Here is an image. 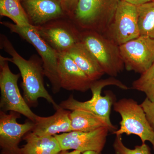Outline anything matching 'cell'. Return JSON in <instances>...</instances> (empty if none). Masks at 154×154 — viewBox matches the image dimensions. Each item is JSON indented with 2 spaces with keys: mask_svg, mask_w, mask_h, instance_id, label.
Segmentation results:
<instances>
[{
  "mask_svg": "<svg viewBox=\"0 0 154 154\" xmlns=\"http://www.w3.org/2000/svg\"><path fill=\"white\" fill-rule=\"evenodd\" d=\"M57 154H82V152L76 150L69 152V150H61Z\"/></svg>",
  "mask_w": 154,
  "mask_h": 154,
  "instance_id": "cell-26",
  "label": "cell"
},
{
  "mask_svg": "<svg viewBox=\"0 0 154 154\" xmlns=\"http://www.w3.org/2000/svg\"><path fill=\"white\" fill-rule=\"evenodd\" d=\"M69 117L72 131L89 132L104 127L110 128L113 133L117 130L116 126L105 118L86 110H72Z\"/></svg>",
  "mask_w": 154,
  "mask_h": 154,
  "instance_id": "cell-17",
  "label": "cell"
},
{
  "mask_svg": "<svg viewBox=\"0 0 154 154\" xmlns=\"http://www.w3.org/2000/svg\"><path fill=\"white\" fill-rule=\"evenodd\" d=\"M113 110L121 116L120 128L113 134H134L140 138L142 143L149 141L154 150V131L147 119L146 113L136 101L131 99H122L115 102Z\"/></svg>",
  "mask_w": 154,
  "mask_h": 154,
  "instance_id": "cell-5",
  "label": "cell"
},
{
  "mask_svg": "<svg viewBox=\"0 0 154 154\" xmlns=\"http://www.w3.org/2000/svg\"><path fill=\"white\" fill-rule=\"evenodd\" d=\"M1 48L11 56L5 57L8 62L14 63L19 69L22 77L21 84L23 97L29 107H36L39 98H43L53 106L56 110L59 105L54 101L45 87L44 69L41 58L32 55L28 60L25 59L18 53L8 37L1 34Z\"/></svg>",
  "mask_w": 154,
  "mask_h": 154,
  "instance_id": "cell-1",
  "label": "cell"
},
{
  "mask_svg": "<svg viewBox=\"0 0 154 154\" xmlns=\"http://www.w3.org/2000/svg\"><path fill=\"white\" fill-rule=\"evenodd\" d=\"M103 35L119 46L140 36L137 6L119 1L113 21Z\"/></svg>",
  "mask_w": 154,
  "mask_h": 154,
  "instance_id": "cell-9",
  "label": "cell"
},
{
  "mask_svg": "<svg viewBox=\"0 0 154 154\" xmlns=\"http://www.w3.org/2000/svg\"><path fill=\"white\" fill-rule=\"evenodd\" d=\"M67 53L93 82L100 79L105 74L96 58L82 42L72 48Z\"/></svg>",
  "mask_w": 154,
  "mask_h": 154,
  "instance_id": "cell-16",
  "label": "cell"
},
{
  "mask_svg": "<svg viewBox=\"0 0 154 154\" xmlns=\"http://www.w3.org/2000/svg\"><path fill=\"white\" fill-rule=\"evenodd\" d=\"M21 114L0 111L1 154H19V144L23 137L31 131L34 123L30 120L23 124L17 122Z\"/></svg>",
  "mask_w": 154,
  "mask_h": 154,
  "instance_id": "cell-11",
  "label": "cell"
},
{
  "mask_svg": "<svg viewBox=\"0 0 154 154\" xmlns=\"http://www.w3.org/2000/svg\"><path fill=\"white\" fill-rule=\"evenodd\" d=\"M82 154H102V153L97 152L94 151H87L84 152Z\"/></svg>",
  "mask_w": 154,
  "mask_h": 154,
  "instance_id": "cell-27",
  "label": "cell"
},
{
  "mask_svg": "<svg viewBox=\"0 0 154 154\" xmlns=\"http://www.w3.org/2000/svg\"><path fill=\"white\" fill-rule=\"evenodd\" d=\"M125 68L128 71L142 74L154 63V39L147 36L137 38L119 45Z\"/></svg>",
  "mask_w": 154,
  "mask_h": 154,
  "instance_id": "cell-10",
  "label": "cell"
},
{
  "mask_svg": "<svg viewBox=\"0 0 154 154\" xmlns=\"http://www.w3.org/2000/svg\"><path fill=\"white\" fill-rule=\"evenodd\" d=\"M146 113L147 119L154 131V102L146 98L140 104Z\"/></svg>",
  "mask_w": 154,
  "mask_h": 154,
  "instance_id": "cell-23",
  "label": "cell"
},
{
  "mask_svg": "<svg viewBox=\"0 0 154 154\" xmlns=\"http://www.w3.org/2000/svg\"><path fill=\"white\" fill-rule=\"evenodd\" d=\"M23 139L25 144L20 148L19 154H57L62 150L54 136H38L30 131Z\"/></svg>",
  "mask_w": 154,
  "mask_h": 154,
  "instance_id": "cell-18",
  "label": "cell"
},
{
  "mask_svg": "<svg viewBox=\"0 0 154 154\" xmlns=\"http://www.w3.org/2000/svg\"><path fill=\"white\" fill-rule=\"evenodd\" d=\"M113 148L115 154H151L150 148L146 143L135 146L134 149L128 148L123 143L122 135H116Z\"/></svg>",
  "mask_w": 154,
  "mask_h": 154,
  "instance_id": "cell-22",
  "label": "cell"
},
{
  "mask_svg": "<svg viewBox=\"0 0 154 154\" xmlns=\"http://www.w3.org/2000/svg\"><path fill=\"white\" fill-rule=\"evenodd\" d=\"M115 86L122 90H128L129 88L122 82L114 77H110L105 79L94 81L91 89L92 97L91 99L85 102H80L75 99L72 95L62 101L60 107L69 110H82L89 111L106 119L111 123L110 113L111 107L115 103V96L112 92L107 91L106 95L102 96V89L107 86Z\"/></svg>",
  "mask_w": 154,
  "mask_h": 154,
  "instance_id": "cell-3",
  "label": "cell"
},
{
  "mask_svg": "<svg viewBox=\"0 0 154 154\" xmlns=\"http://www.w3.org/2000/svg\"><path fill=\"white\" fill-rule=\"evenodd\" d=\"M21 75L11 71L8 61L0 55V108L5 112L14 111L22 114L33 123L37 115L26 102L19 91L18 82Z\"/></svg>",
  "mask_w": 154,
  "mask_h": 154,
  "instance_id": "cell-7",
  "label": "cell"
},
{
  "mask_svg": "<svg viewBox=\"0 0 154 154\" xmlns=\"http://www.w3.org/2000/svg\"><path fill=\"white\" fill-rule=\"evenodd\" d=\"M30 25L38 27L67 17L60 0H20Z\"/></svg>",
  "mask_w": 154,
  "mask_h": 154,
  "instance_id": "cell-14",
  "label": "cell"
},
{
  "mask_svg": "<svg viewBox=\"0 0 154 154\" xmlns=\"http://www.w3.org/2000/svg\"><path fill=\"white\" fill-rule=\"evenodd\" d=\"M58 74L61 88L67 91L85 92L93 82L67 53L59 54Z\"/></svg>",
  "mask_w": 154,
  "mask_h": 154,
  "instance_id": "cell-13",
  "label": "cell"
},
{
  "mask_svg": "<svg viewBox=\"0 0 154 154\" xmlns=\"http://www.w3.org/2000/svg\"><path fill=\"white\" fill-rule=\"evenodd\" d=\"M71 112L60 107L54 114L48 117L37 115L31 131L41 137L54 136L72 131L69 115Z\"/></svg>",
  "mask_w": 154,
  "mask_h": 154,
  "instance_id": "cell-15",
  "label": "cell"
},
{
  "mask_svg": "<svg viewBox=\"0 0 154 154\" xmlns=\"http://www.w3.org/2000/svg\"><path fill=\"white\" fill-rule=\"evenodd\" d=\"M120 1H124V2L130 3L132 5L138 6L145 4V3L152 2L153 0H120Z\"/></svg>",
  "mask_w": 154,
  "mask_h": 154,
  "instance_id": "cell-25",
  "label": "cell"
},
{
  "mask_svg": "<svg viewBox=\"0 0 154 154\" xmlns=\"http://www.w3.org/2000/svg\"><path fill=\"white\" fill-rule=\"evenodd\" d=\"M140 36L154 39V1L137 6Z\"/></svg>",
  "mask_w": 154,
  "mask_h": 154,
  "instance_id": "cell-20",
  "label": "cell"
},
{
  "mask_svg": "<svg viewBox=\"0 0 154 154\" xmlns=\"http://www.w3.org/2000/svg\"><path fill=\"white\" fill-rule=\"evenodd\" d=\"M0 15L10 18L17 25L32 26L20 0H0Z\"/></svg>",
  "mask_w": 154,
  "mask_h": 154,
  "instance_id": "cell-19",
  "label": "cell"
},
{
  "mask_svg": "<svg viewBox=\"0 0 154 154\" xmlns=\"http://www.w3.org/2000/svg\"><path fill=\"white\" fill-rule=\"evenodd\" d=\"M132 88L143 92L149 101L154 102V63L140 76L134 81Z\"/></svg>",
  "mask_w": 154,
  "mask_h": 154,
  "instance_id": "cell-21",
  "label": "cell"
},
{
  "mask_svg": "<svg viewBox=\"0 0 154 154\" xmlns=\"http://www.w3.org/2000/svg\"><path fill=\"white\" fill-rule=\"evenodd\" d=\"M153 1H154V0H153Z\"/></svg>",
  "mask_w": 154,
  "mask_h": 154,
  "instance_id": "cell-28",
  "label": "cell"
},
{
  "mask_svg": "<svg viewBox=\"0 0 154 154\" xmlns=\"http://www.w3.org/2000/svg\"><path fill=\"white\" fill-rule=\"evenodd\" d=\"M81 42L96 58L105 74L117 76L125 68L119 45L105 35L93 30H82Z\"/></svg>",
  "mask_w": 154,
  "mask_h": 154,
  "instance_id": "cell-4",
  "label": "cell"
},
{
  "mask_svg": "<svg viewBox=\"0 0 154 154\" xmlns=\"http://www.w3.org/2000/svg\"><path fill=\"white\" fill-rule=\"evenodd\" d=\"M107 127L89 131H72L54 135L62 150H76L82 152L94 151L102 153L106 144L108 132Z\"/></svg>",
  "mask_w": 154,
  "mask_h": 154,
  "instance_id": "cell-12",
  "label": "cell"
},
{
  "mask_svg": "<svg viewBox=\"0 0 154 154\" xmlns=\"http://www.w3.org/2000/svg\"><path fill=\"white\" fill-rule=\"evenodd\" d=\"M120 0H79L71 20L82 30L102 34L113 21Z\"/></svg>",
  "mask_w": 154,
  "mask_h": 154,
  "instance_id": "cell-2",
  "label": "cell"
},
{
  "mask_svg": "<svg viewBox=\"0 0 154 154\" xmlns=\"http://www.w3.org/2000/svg\"><path fill=\"white\" fill-rule=\"evenodd\" d=\"M79 0H60L62 7L68 18L71 19Z\"/></svg>",
  "mask_w": 154,
  "mask_h": 154,
  "instance_id": "cell-24",
  "label": "cell"
},
{
  "mask_svg": "<svg viewBox=\"0 0 154 154\" xmlns=\"http://www.w3.org/2000/svg\"><path fill=\"white\" fill-rule=\"evenodd\" d=\"M36 32L58 53H67L81 41V32L69 18L55 19L34 27Z\"/></svg>",
  "mask_w": 154,
  "mask_h": 154,
  "instance_id": "cell-8",
  "label": "cell"
},
{
  "mask_svg": "<svg viewBox=\"0 0 154 154\" xmlns=\"http://www.w3.org/2000/svg\"><path fill=\"white\" fill-rule=\"evenodd\" d=\"M1 24L33 45L41 57L45 75L51 84L53 93H59L61 89L58 74L59 53L42 38L33 26H20L8 22H1Z\"/></svg>",
  "mask_w": 154,
  "mask_h": 154,
  "instance_id": "cell-6",
  "label": "cell"
}]
</instances>
